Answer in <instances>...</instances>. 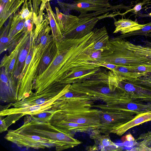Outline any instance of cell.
I'll return each mask as SVG.
<instances>
[{
  "instance_id": "obj_28",
  "label": "cell",
  "mask_w": 151,
  "mask_h": 151,
  "mask_svg": "<svg viewBox=\"0 0 151 151\" xmlns=\"http://www.w3.org/2000/svg\"><path fill=\"white\" fill-rule=\"evenodd\" d=\"M130 67L132 69L144 74L151 73V64H146Z\"/></svg>"
},
{
  "instance_id": "obj_30",
  "label": "cell",
  "mask_w": 151,
  "mask_h": 151,
  "mask_svg": "<svg viewBox=\"0 0 151 151\" xmlns=\"http://www.w3.org/2000/svg\"><path fill=\"white\" fill-rule=\"evenodd\" d=\"M19 13L20 14L19 17L21 19H27L30 18L32 12H31L29 10L27 5L26 7H23Z\"/></svg>"
},
{
  "instance_id": "obj_18",
  "label": "cell",
  "mask_w": 151,
  "mask_h": 151,
  "mask_svg": "<svg viewBox=\"0 0 151 151\" xmlns=\"http://www.w3.org/2000/svg\"><path fill=\"white\" fill-rule=\"evenodd\" d=\"M114 24L115 28L113 33L120 32L122 35L131 33L140 29L146 25V24H140L131 19L123 18L115 21Z\"/></svg>"
},
{
  "instance_id": "obj_29",
  "label": "cell",
  "mask_w": 151,
  "mask_h": 151,
  "mask_svg": "<svg viewBox=\"0 0 151 151\" xmlns=\"http://www.w3.org/2000/svg\"><path fill=\"white\" fill-rule=\"evenodd\" d=\"M149 3L151 4V0H143L141 2L138 3L136 4L132 9L126 11L124 14H125L127 12L131 11H133L135 13H137L142 9L143 6L146 4L149 5L148 4Z\"/></svg>"
},
{
  "instance_id": "obj_2",
  "label": "cell",
  "mask_w": 151,
  "mask_h": 151,
  "mask_svg": "<svg viewBox=\"0 0 151 151\" xmlns=\"http://www.w3.org/2000/svg\"><path fill=\"white\" fill-rule=\"evenodd\" d=\"M51 28L45 25L39 34L33 33L35 38V44L32 59L26 72L19 83L18 94L19 101L28 97L32 92L33 85L36 78V73L45 50L54 38L49 33Z\"/></svg>"
},
{
  "instance_id": "obj_7",
  "label": "cell",
  "mask_w": 151,
  "mask_h": 151,
  "mask_svg": "<svg viewBox=\"0 0 151 151\" xmlns=\"http://www.w3.org/2000/svg\"><path fill=\"white\" fill-rule=\"evenodd\" d=\"M70 84L56 82L39 93L32 92L25 99L11 103L12 106L16 108H22L41 105L52 100H56L69 91Z\"/></svg>"
},
{
  "instance_id": "obj_15",
  "label": "cell",
  "mask_w": 151,
  "mask_h": 151,
  "mask_svg": "<svg viewBox=\"0 0 151 151\" xmlns=\"http://www.w3.org/2000/svg\"><path fill=\"white\" fill-rule=\"evenodd\" d=\"M29 32L27 31L25 32L9 54L8 55H5L1 60L0 68H4L6 71L11 76H14V68L19 52Z\"/></svg>"
},
{
  "instance_id": "obj_35",
  "label": "cell",
  "mask_w": 151,
  "mask_h": 151,
  "mask_svg": "<svg viewBox=\"0 0 151 151\" xmlns=\"http://www.w3.org/2000/svg\"><path fill=\"white\" fill-rule=\"evenodd\" d=\"M51 0H45L44 1H42L44 3H46L48 1H50Z\"/></svg>"
},
{
  "instance_id": "obj_13",
  "label": "cell",
  "mask_w": 151,
  "mask_h": 151,
  "mask_svg": "<svg viewBox=\"0 0 151 151\" xmlns=\"http://www.w3.org/2000/svg\"><path fill=\"white\" fill-rule=\"evenodd\" d=\"M56 100H52L40 105H34L22 108H12L0 110V116H3L21 113L25 115H32L40 113L51 108Z\"/></svg>"
},
{
  "instance_id": "obj_31",
  "label": "cell",
  "mask_w": 151,
  "mask_h": 151,
  "mask_svg": "<svg viewBox=\"0 0 151 151\" xmlns=\"http://www.w3.org/2000/svg\"><path fill=\"white\" fill-rule=\"evenodd\" d=\"M101 66L112 71L116 68L119 66L114 64L108 63H101Z\"/></svg>"
},
{
  "instance_id": "obj_16",
  "label": "cell",
  "mask_w": 151,
  "mask_h": 151,
  "mask_svg": "<svg viewBox=\"0 0 151 151\" xmlns=\"http://www.w3.org/2000/svg\"><path fill=\"white\" fill-rule=\"evenodd\" d=\"M33 31L27 34L20 51L16 62L13 75L18 82L28 54L32 40Z\"/></svg>"
},
{
  "instance_id": "obj_23",
  "label": "cell",
  "mask_w": 151,
  "mask_h": 151,
  "mask_svg": "<svg viewBox=\"0 0 151 151\" xmlns=\"http://www.w3.org/2000/svg\"><path fill=\"white\" fill-rule=\"evenodd\" d=\"M45 8L49 21L52 37L58 41L62 40L64 38L57 22L56 15L52 10L49 1L46 3Z\"/></svg>"
},
{
  "instance_id": "obj_26",
  "label": "cell",
  "mask_w": 151,
  "mask_h": 151,
  "mask_svg": "<svg viewBox=\"0 0 151 151\" xmlns=\"http://www.w3.org/2000/svg\"><path fill=\"white\" fill-rule=\"evenodd\" d=\"M56 111L50 108L40 113L30 116L31 118L37 121L47 122L50 121Z\"/></svg>"
},
{
  "instance_id": "obj_5",
  "label": "cell",
  "mask_w": 151,
  "mask_h": 151,
  "mask_svg": "<svg viewBox=\"0 0 151 151\" xmlns=\"http://www.w3.org/2000/svg\"><path fill=\"white\" fill-rule=\"evenodd\" d=\"M110 0H74L72 3L58 1V3L64 14H69L71 10H76L81 13L78 18L90 11H95L98 15L111 11L122 9L126 11L131 9V6H126L123 4L113 6L111 4Z\"/></svg>"
},
{
  "instance_id": "obj_10",
  "label": "cell",
  "mask_w": 151,
  "mask_h": 151,
  "mask_svg": "<svg viewBox=\"0 0 151 151\" xmlns=\"http://www.w3.org/2000/svg\"><path fill=\"white\" fill-rule=\"evenodd\" d=\"M0 100L5 103L18 101L19 87L18 81L14 76L7 73L3 67L1 68L0 78Z\"/></svg>"
},
{
  "instance_id": "obj_6",
  "label": "cell",
  "mask_w": 151,
  "mask_h": 151,
  "mask_svg": "<svg viewBox=\"0 0 151 151\" xmlns=\"http://www.w3.org/2000/svg\"><path fill=\"white\" fill-rule=\"evenodd\" d=\"M101 111L91 107L78 108L57 110L50 121H64L98 127Z\"/></svg>"
},
{
  "instance_id": "obj_3",
  "label": "cell",
  "mask_w": 151,
  "mask_h": 151,
  "mask_svg": "<svg viewBox=\"0 0 151 151\" xmlns=\"http://www.w3.org/2000/svg\"><path fill=\"white\" fill-rule=\"evenodd\" d=\"M125 42L119 37L109 39L102 52L99 62L126 66L151 64V57L140 55L129 50Z\"/></svg>"
},
{
  "instance_id": "obj_27",
  "label": "cell",
  "mask_w": 151,
  "mask_h": 151,
  "mask_svg": "<svg viewBox=\"0 0 151 151\" xmlns=\"http://www.w3.org/2000/svg\"><path fill=\"white\" fill-rule=\"evenodd\" d=\"M151 33V22L146 24V25L141 29L133 32L122 35L118 37L121 38L129 37L135 35H145L149 36V34Z\"/></svg>"
},
{
  "instance_id": "obj_11",
  "label": "cell",
  "mask_w": 151,
  "mask_h": 151,
  "mask_svg": "<svg viewBox=\"0 0 151 151\" xmlns=\"http://www.w3.org/2000/svg\"><path fill=\"white\" fill-rule=\"evenodd\" d=\"M105 14L98 17H90L80 18L78 23L76 26L63 34L64 38L76 39L83 37L93 30L99 20L112 16L111 14Z\"/></svg>"
},
{
  "instance_id": "obj_21",
  "label": "cell",
  "mask_w": 151,
  "mask_h": 151,
  "mask_svg": "<svg viewBox=\"0 0 151 151\" xmlns=\"http://www.w3.org/2000/svg\"><path fill=\"white\" fill-rule=\"evenodd\" d=\"M101 69V67L80 70L70 73L63 78L59 82L71 84L85 80L92 76Z\"/></svg>"
},
{
  "instance_id": "obj_14",
  "label": "cell",
  "mask_w": 151,
  "mask_h": 151,
  "mask_svg": "<svg viewBox=\"0 0 151 151\" xmlns=\"http://www.w3.org/2000/svg\"><path fill=\"white\" fill-rule=\"evenodd\" d=\"M99 132L91 133L90 137L93 139L95 144L88 147V150L116 151L120 150L118 146L111 140L109 135H101Z\"/></svg>"
},
{
  "instance_id": "obj_12",
  "label": "cell",
  "mask_w": 151,
  "mask_h": 151,
  "mask_svg": "<svg viewBox=\"0 0 151 151\" xmlns=\"http://www.w3.org/2000/svg\"><path fill=\"white\" fill-rule=\"evenodd\" d=\"M49 122L59 131L73 137L74 134L77 132L88 133L99 131L98 127L86 124L64 121H50Z\"/></svg>"
},
{
  "instance_id": "obj_22",
  "label": "cell",
  "mask_w": 151,
  "mask_h": 151,
  "mask_svg": "<svg viewBox=\"0 0 151 151\" xmlns=\"http://www.w3.org/2000/svg\"><path fill=\"white\" fill-rule=\"evenodd\" d=\"M150 121L151 111L139 114L131 120L118 127L113 133L121 136L131 128Z\"/></svg>"
},
{
  "instance_id": "obj_34",
  "label": "cell",
  "mask_w": 151,
  "mask_h": 151,
  "mask_svg": "<svg viewBox=\"0 0 151 151\" xmlns=\"http://www.w3.org/2000/svg\"><path fill=\"white\" fill-rule=\"evenodd\" d=\"M142 16L143 17H151V12L148 14H142Z\"/></svg>"
},
{
  "instance_id": "obj_33",
  "label": "cell",
  "mask_w": 151,
  "mask_h": 151,
  "mask_svg": "<svg viewBox=\"0 0 151 151\" xmlns=\"http://www.w3.org/2000/svg\"><path fill=\"white\" fill-rule=\"evenodd\" d=\"M122 138V140L128 141H134V138L131 134H128L126 135L124 137Z\"/></svg>"
},
{
  "instance_id": "obj_24",
  "label": "cell",
  "mask_w": 151,
  "mask_h": 151,
  "mask_svg": "<svg viewBox=\"0 0 151 151\" xmlns=\"http://www.w3.org/2000/svg\"><path fill=\"white\" fill-rule=\"evenodd\" d=\"M24 116L21 113L14 114L6 116L5 118L0 116V132L1 133L7 130L9 127Z\"/></svg>"
},
{
  "instance_id": "obj_4",
  "label": "cell",
  "mask_w": 151,
  "mask_h": 151,
  "mask_svg": "<svg viewBox=\"0 0 151 151\" xmlns=\"http://www.w3.org/2000/svg\"><path fill=\"white\" fill-rule=\"evenodd\" d=\"M18 129L24 132L54 141L56 143L55 148L57 151L73 148L82 143L73 137L59 131L49 122L37 121L31 118L29 115L24 117L23 124Z\"/></svg>"
},
{
  "instance_id": "obj_32",
  "label": "cell",
  "mask_w": 151,
  "mask_h": 151,
  "mask_svg": "<svg viewBox=\"0 0 151 151\" xmlns=\"http://www.w3.org/2000/svg\"><path fill=\"white\" fill-rule=\"evenodd\" d=\"M135 144V143L134 141H125L123 143L124 146L127 147H132Z\"/></svg>"
},
{
  "instance_id": "obj_17",
  "label": "cell",
  "mask_w": 151,
  "mask_h": 151,
  "mask_svg": "<svg viewBox=\"0 0 151 151\" xmlns=\"http://www.w3.org/2000/svg\"><path fill=\"white\" fill-rule=\"evenodd\" d=\"M57 51V41L54 38L45 50L41 60L36 73V78L42 74L51 63Z\"/></svg>"
},
{
  "instance_id": "obj_1",
  "label": "cell",
  "mask_w": 151,
  "mask_h": 151,
  "mask_svg": "<svg viewBox=\"0 0 151 151\" xmlns=\"http://www.w3.org/2000/svg\"><path fill=\"white\" fill-rule=\"evenodd\" d=\"M118 86L111 71L101 69L85 80L71 84L69 91L87 96L92 101L101 100L107 104L124 96V91Z\"/></svg>"
},
{
  "instance_id": "obj_25",
  "label": "cell",
  "mask_w": 151,
  "mask_h": 151,
  "mask_svg": "<svg viewBox=\"0 0 151 151\" xmlns=\"http://www.w3.org/2000/svg\"><path fill=\"white\" fill-rule=\"evenodd\" d=\"M10 22L4 27L1 32L0 40V53L1 54L6 50H9L11 43L8 35L10 27Z\"/></svg>"
},
{
  "instance_id": "obj_9",
  "label": "cell",
  "mask_w": 151,
  "mask_h": 151,
  "mask_svg": "<svg viewBox=\"0 0 151 151\" xmlns=\"http://www.w3.org/2000/svg\"><path fill=\"white\" fill-rule=\"evenodd\" d=\"M101 110L99 131L105 134L113 133L118 127L137 115L135 112L129 110Z\"/></svg>"
},
{
  "instance_id": "obj_20",
  "label": "cell",
  "mask_w": 151,
  "mask_h": 151,
  "mask_svg": "<svg viewBox=\"0 0 151 151\" xmlns=\"http://www.w3.org/2000/svg\"><path fill=\"white\" fill-rule=\"evenodd\" d=\"M111 71L119 84L121 81L126 80L134 81L145 75L132 69L130 66H119Z\"/></svg>"
},
{
  "instance_id": "obj_8",
  "label": "cell",
  "mask_w": 151,
  "mask_h": 151,
  "mask_svg": "<svg viewBox=\"0 0 151 151\" xmlns=\"http://www.w3.org/2000/svg\"><path fill=\"white\" fill-rule=\"evenodd\" d=\"M4 138L20 147L39 149L55 148L56 146V142L52 140L24 132L18 128L9 130Z\"/></svg>"
},
{
  "instance_id": "obj_19",
  "label": "cell",
  "mask_w": 151,
  "mask_h": 151,
  "mask_svg": "<svg viewBox=\"0 0 151 151\" xmlns=\"http://www.w3.org/2000/svg\"><path fill=\"white\" fill-rule=\"evenodd\" d=\"M55 10L56 19L62 35L76 26L80 20L78 17L61 13L57 7Z\"/></svg>"
}]
</instances>
